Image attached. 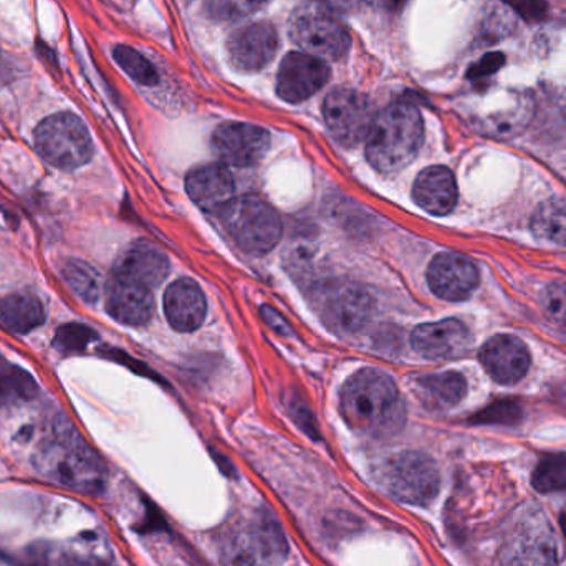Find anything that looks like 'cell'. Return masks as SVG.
Wrapping results in <instances>:
<instances>
[{"label":"cell","mask_w":566,"mask_h":566,"mask_svg":"<svg viewBox=\"0 0 566 566\" xmlns=\"http://www.w3.org/2000/svg\"><path fill=\"white\" fill-rule=\"evenodd\" d=\"M45 306L30 292H15L0 298V326L13 335H27L45 323Z\"/></svg>","instance_id":"obj_25"},{"label":"cell","mask_w":566,"mask_h":566,"mask_svg":"<svg viewBox=\"0 0 566 566\" xmlns=\"http://www.w3.org/2000/svg\"><path fill=\"white\" fill-rule=\"evenodd\" d=\"M262 315H264L265 322H268L269 326L275 329V332L282 333V335H286L290 332L289 325H286L285 319L275 312L274 308H269V306H264L262 308Z\"/></svg>","instance_id":"obj_40"},{"label":"cell","mask_w":566,"mask_h":566,"mask_svg":"<svg viewBox=\"0 0 566 566\" xmlns=\"http://www.w3.org/2000/svg\"><path fill=\"white\" fill-rule=\"evenodd\" d=\"M279 50V33L272 23H249L229 35L228 52L239 72H259L274 60Z\"/></svg>","instance_id":"obj_13"},{"label":"cell","mask_w":566,"mask_h":566,"mask_svg":"<svg viewBox=\"0 0 566 566\" xmlns=\"http://www.w3.org/2000/svg\"><path fill=\"white\" fill-rule=\"evenodd\" d=\"M62 277L82 302L88 303V305L98 302L102 285H99L98 274L92 265L82 261H66L62 269Z\"/></svg>","instance_id":"obj_28"},{"label":"cell","mask_w":566,"mask_h":566,"mask_svg":"<svg viewBox=\"0 0 566 566\" xmlns=\"http://www.w3.org/2000/svg\"><path fill=\"white\" fill-rule=\"evenodd\" d=\"M560 527H562V532H564V537L566 541V505H565L564 511H562V514H560Z\"/></svg>","instance_id":"obj_42"},{"label":"cell","mask_w":566,"mask_h":566,"mask_svg":"<svg viewBox=\"0 0 566 566\" xmlns=\"http://www.w3.org/2000/svg\"><path fill=\"white\" fill-rule=\"evenodd\" d=\"M105 305L109 316L123 325H146L155 308L153 289L113 271L105 285Z\"/></svg>","instance_id":"obj_16"},{"label":"cell","mask_w":566,"mask_h":566,"mask_svg":"<svg viewBox=\"0 0 566 566\" xmlns=\"http://www.w3.org/2000/svg\"><path fill=\"white\" fill-rule=\"evenodd\" d=\"M323 116L333 138L343 146H356L366 139L371 128V103L356 90H333L323 105Z\"/></svg>","instance_id":"obj_11"},{"label":"cell","mask_w":566,"mask_h":566,"mask_svg":"<svg viewBox=\"0 0 566 566\" xmlns=\"http://www.w3.org/2000/svg\"><path fill=\"white\" fill-rule=\"evenodd\" d=\"M376 485L401 504L428 507L441 489V472L434 459L422 452L389 455L373 469Z\"/></svg>","instance_id":"obj_5"},{"label":"cell","mask_w":566,"mask_h":566,"mask_svg":"<svg viewBox=\"0 0 566 566\" xmlns=\"http://www.w3.org/2000/svg\"><path fill=\"white\" fill-rule=\"evenodd\" d=\"M216 552L222 566H281L289 557V542L277 517L255 509L219 531Z\"/></svg>","instance_id":"obj_3"},{"label":"cell","mask_w":566,"mask_h":566,"mask_svg":"<svg viewBox=\"0 0 566 566\" xmlns=\"http://www.w3.org/2000/svg\"><path fill=\"white\" fill-rule=\"evenodd\" d=\"M339 411L348 428L368 438H389L405 422L398 388L379 369H361L343 385Z\"/></svg>","instance_id":"obj_1"},{"label":"cell","mask_w":566,"mask_h":566,"mask_svg":"<svg viewBox=\"0 0 566 566\" xmlns=\"http://www.w3.org/2000/svg\"><path fill=\"white\" fill-rule=\"evenodd\" d=\"M289 33L300 50L322 60L343 59L352 45L348 30L336 19L335 12L318 0H308L293 10Z\"/></svg>","instance_id":"obj_7"},{"label":"cell","mask_w":566,"mask_h":566,"mask_svg":"<svg viewBox=\"0 0 566 566\" xmlns=\"http://www.w3.org/2000/svg\"><path fill=\"white\" fill-rule=\"evenodd\" d=\"M0 69H2V53H0Z\"/></svg>","instance_id":"obj_43"},{"label":"cell","mask_w":566,"mask_h":566,"mask_svg":"<svg viewBox=\"0 0 566 566\" xmlns=\"http://www.w3.org/2000/svg\"><path fill=\"white\" fill-rule=\"evenodd\" d=\"M424 139V123L416 106L396 103L373 119L366 136V158L385 175L401 171L418 156Z\"/></svg>","instance_id":"obj_4"},{"label":"cell","mask_w":566,"mask_h":566,"mask_svg":"<svg viewBox=\"0 0 566 566\" xmlns=\"http://www.w3.org/2000/svg\"><path fill=\"white\" fill-rule=\"evenodd\" d=\"M532 485L542 494L566 491V452L548 454L532 474Z\"/></svg>","instance_id":"obj_29"},{"label":"cell","mask_w":566,"mask_h":566,"mask_svg":"<svg viewBox=\"0 0 566 566\" xmlns=\"http://www.w3.org/2000/svg\"><path fill=\"white\" fill-rule=\"evenodd\" d=\"M35 148L53 168L73 171L93 156V142L82 118L73 113H56L35 129Z\"/></svg>","instance_id":"obj_8"},{"label":"cell","mask_w":566,"mask_h":566,"mask_svg":"<svg viewBox=\"0 0 566 566\" xmlns=\"http://www.w3.org/2000/svg\"><path fill=\"white\" fill-rule=\"evenodd\" d=\"M115 272L155 289L169 274V261L165 252L149 242H135L126 249L116 264Z\"/></svg>","instance_id":"obj_23"},{"label":"cell","mask_w":566,"mask_h":566,"mask_svg":"<svg viewBox=\"0 0 566 566\" xmlns=\"http://www.w3.org/2000/svg\"><path fill=\"white\" fill-rule=\"evenodd\" d=\"M70 566H118L113 564L109 558L98 557V555H75L72 554Z\"/></svg>","instance_id":"obj_38"},{"label":"cell","mask_w":566,"mask_h":566,"mask_svg":"<svg viewBox=\"0 0 566 566\" xmlns=\"http://www.w3.org/2000/svg\"><path fill=\"white\" fill-rule=\"evenodd\" d=\"M36 474L83 494H98L106 485L102 459L70 428H55L32 454Z\"/></svg>","instance_id":"obj_2"},{"label":"cell","mask_w":566,"mask_h":566,"mask_svg":"<svg viewBox=\"0 0 566 566\" xmlns=\"http://www.w3.org/2000/svg\"><path fill=\"white\" fill-rule=\"evenodd\" d=\"M518 15L528 22H538L547 15V3L544 0H505Z\"/></svg>","instance_id":"obj_34"},{"label":"cell","mask_w":566,"mask_h":566,"mask_svg":"<svg viewBox=\"0 0 566 566\" xmlns=\"http://www.w3.org/2000/svg\"><path fill=\"white\" fill-rule=\"evenodd\" d=\"M366 2H371L373 6L381 7V9L392 10L398 9L405 0H366Z\"/></svg>","instance_id":"obj_41"},{"label":"cell","mask_w":566,"mask_h":566,"mask_svg":"<svg viewBox=\"0 0 566 566\" xmlns=\"http://www.w3.org/2000/svg\"><path fill=\"white\" fill-rule=\"evenodd\" d=\"M113 59L139 85L153 86L159 82L158 70L138 50L126 45L115 46L113 49Z\"/></svg>","instance_id":"obj_30"},{"label":"cell","mask_w":566,"mask_h":566,"mask_svg":"<svg viewBox=\"0 0 566 566\" xmlns=\"http://www.w3.org/2000/svg\"><path fill=\"white\" fill-rule=\"evenodd\" d=\"M189 198L208 212H219L234 199V179L228 168L219 165L201 166L186 179Z\"/></svg>","instance_id":"obj_20"},{"label":"cell","mask_w":566,"mask_h":566,"mask_svg":"<svg viewBox=\"0 0 566 566\" xmlns=\"http://www.w3.org/2000/svg\"><path fill=\"white\" fill-rule=\"evenodd\" d=\"M39 396V385L25 369L0 356V408H17Z\"/></svg>","instance_id":"obj_26"},{"label":"cell","mask_w":566,"mask_h":566,"mask_svg":"<svg viewBox=\"0 0 566 566\" xmlns=\"http://www.w3.org/2000/svg\"><path fill=\"white\" fill-rule=\"evenodd\" d=\"M95 338L96 333L90 326L82 323H66L56 329L53 346L63 355H75V353H82Z\"/></svg>","instance_id":"obj_31"},{"label":"cell","mask_w":566,"mask_h":566,"mask_svg":"<svg viewBox=\"0 0 566 566\" xmlns=\"http://www.w3.org/2000/svg\"><path fill=\"white\" fill-rule=\"evenodd\" d=\"M488 109L479 116L482 129L495 138H511L518 135L531 122L534 102L528 93L521 90H495L488 96Z\"/></svg>","instance_id":"obj_15"},{"label":"cell","mask_w":566,"mask_h":566,"mask_svg":"<svg viewBox=\"0 0 566 566\" xmlns=\"http://www.w3.org/2000/svg\"><path fill=\"white\" fill-rule=\"evenodd\" d=\"M329 69L318 56L292 52L283 59L277 75V93L289 103H302L328 82Z\"/></svg>","instance_id":"obj_14"},{"label":"cell","mask_w":566,"mask_h":566,"mask_svg":"<svg viewBox=\"0 0 566 566\" xmlns=\"http://www.w3.org/2000/svg\"><path fill=\"white\" fill-rule=\"evenodd\" d=\"M411 345L428 359H454L471 349L472 333L461 319L424 323L412 332Z\"/></svg>","instance_id":"obj_17"},{"label":"cell","mask_w":566,"mask_h":566,"mask_svg":"<svg viewBox=\"0 0 566 566\" xmlns=\"http://www.w3.org/2000/svg\"><path fill=\"white\" fill-rule=\"evenodd\" d=\"M505 59L502 53H489V55L482 56L471 70H469L468 76L472 80L484 78V76L494 75L501 66L504 65Z\"/></svg>","instance_id":"obj_36"},{"label":"cell","mask_w":566,"mask_h":566,"mask_svg":"<svg viewBox=\"0 0 566 566\" xmlns=\"http://www.w3.org/2000/svg\"><path fill=\"white\" fill-rule=\"evenodd\" d=\"M72 554L55 545L36 544L25 552L20 566H70Z\"/></svg>","instance_id":"obj_33"},{"label":"cell","mask_w":566,"mask_h":566,"mask_svg":"<svg viewBox=\"0 0 566 566\" xmlns=\"http://www.w3.org/2000/svg\"><path fill=\"white\" fill-rule=\"evenodd\" d=\"M415 391L426 408L432 411H448L465 398L468 382L461 373H432L416 379Z\"/></svg>","instance_id":"obj_24"},{"label":"cell","mask_w":566,"mask_h":566,"mask_svg":"<svg viewBox=\"0 0 566 566\" xmlns=\"http://www.w3.org/2000/svg\"><path fill=\"white\" fill-rule=\"evenodd\" d=\"M502 566H557V541L541 512L528 511L512 525L501 554Z\"/></svg>","instance_id":"obj_10"},{"label":"cell","mask_w":566,"mask_h":566,"mask_svg":"<svg viewBox=\"0 0 566 566\" xmlns=\"http://www.w3.org/2000/svg\"><path fill=\"white\" fill-rule=\"evenodd\" d=\"M310 302L323 325L336 335L358 333L371 318V296L353 282L319 283L312 290Z\"/></svg>","instance_id":"obj_9"},{"label":"cell","mask_w":566,"mask_h":566,"mask_svg":"<svg viewBox=\"0 0 566 566\" xmlns=\"http://www.w3.org/2000/svg\"><path fill=\"white\" fill-rule=\"evenodd\" d=\"M206 296L198 283L181 279L165 293V313L172 328L181 333L195 332L206 318Z\"/></svg>","instance_id":"obj_21"},{"label":"cell","mask_w":566,"mask_h":566,"mask_svg":"<svg viewBox=\"0 0 566 566\" xmlns=\"http://www.w3.org/2000/svg\"><path fill=\"white\" fill-rule=\"evenodd\" d=\"M481 361L494 381L515 385L525 378L531 368V353L517 336L497 335L485 343Z\"/></svg>","instance_id":"obj_19"},{"label":"cell","mask_w":566,"mask_h":566,"mask_svg":"<svg viewBox=\"0 0 566 566\" xmlns=\"http://www.w3.org/2000/svg\"><path fill=\"white\" fill-rule=\"evenodd\" d=\"M412 198L429 214L448 216L458 202L454 175L444 166L426 168L416 179Z\"/></svg>","instance_id":"obj_22"},{"label":"cell","mask_w":566,"mask_h":566,"mask_svg":"<svg viewBox=\"0 0 566 566\" xmlns=\"http://www.w3.org/2000/svg\"><path fill=\"white\" fill-rule=\"evenodd\" d=\"M318 2H322L323 6L329 7V9L333 10V12H355V10H358L359 7L363 6V2H366V0H318Z\"/></svg>","instance_id":"obj_39"},{"label":"cell","mask_w":566,"mask_h":566,"mask_svg":"<svg viewBox=\"0 0 566 566\" xmlns=\"http://www.w3.org/2000/svg\"><path fill=\"white\" fill-rule=\"evenodd\" d=\"M218 214L232 241L249 254H268L281 241V218L261 198L242 196L232 199Z\"/></svg>","instance_id":"obj_6"},{"label":"cell","mask_w":566,"mask_h":566,"mask_svg":"<svg viewBox=\"0 0 566 566\" xmlns=\"http://www.w3.org/2000/svg\"><path fill=\"white\" fill-rule=\"evenodd\" d=\"M212 149L226 165L249 168L259 165L271 148V135L249 123H224L212 135Z\"/></svg>","instance_id":"obj_12"},{"label":"cell","mask_w":566,"mask_h":566,"mask_svg":"<svg viewBox=\"0 0 566 566\" xmlns=\"http://www.w3.org/2000/svg\"><path fill=\"white\" fill-rule=\"evenodd\" d=\"M564 318H565V322H566V305H565V310H564Z\"/></svg>","instance_id":"obj_44"},{"label":"cell","mask_w":566,"mask_h":566,"mask_svg":"<svg viewBox=\"0 0 566 566\" xmlns=\"http://www.w3.org/2000/svg\"><path fill=\"white\" fill-rule=\"evenodd\" d=\"M428 282L439 298L462 302L478 289L479 271L465 255L446 252L432 259L429 264Z\"/></svg>","instance_id":"obj_18"},{"label":"cell","mask_w":566,"mask_h":566,"mask_svg":"<svg viewBox=\"0 0 566 566\" xmlns=\"http://www.w3.org/2000/svg\"><path fill=\"white\" fill-rule=\"evenodd\" d=\"M551 72L552 85L555 90H558V93L566 96V52L554 60Z\"/></svg>","instance_id":"obj_37"},{"label":"cell","mask_w":566,"mask_h":566,"mask_svg":"<svg viewBox=\"0 0 566 566\" xmlns=\"http://www.w3.org/2000/svg\"><path fill=\"white\" fill-rule=\"evenodd\" d=\"M268 0H206L209 15L222 22H234L258 12Z\"/></svg>","instance_id":"obj_32"},{"label":"cell","mask_w":566,"mask_h":566,"mask_svg":"<svg viewBox=\"0 0 566 566\" xmlns=\"http://www.w3.org/2000/svg\"><path fill=\"white\" fill-rule=\"evenodd\" d=\"M532 232L541 241L566 248V202L557 198L542 202L532 218Z\"/></svg>","instance_id":"obj_27"},{"label":"cell","mask_w":566,"mask_h":566,"mask_svg":"<svg viewBox=\"0 0 566 566\" xmlns=\"http://www.w3.org/2000/svg\"><path fill=\"white\" fill-rule=\"evenodd\" d=\"M521 418L517 406L501 405L497 408L488 409L484 415H479L478 421L491 422V424H514Z\"/></svg>","instance_id":"obj_35"}]
</instances>
